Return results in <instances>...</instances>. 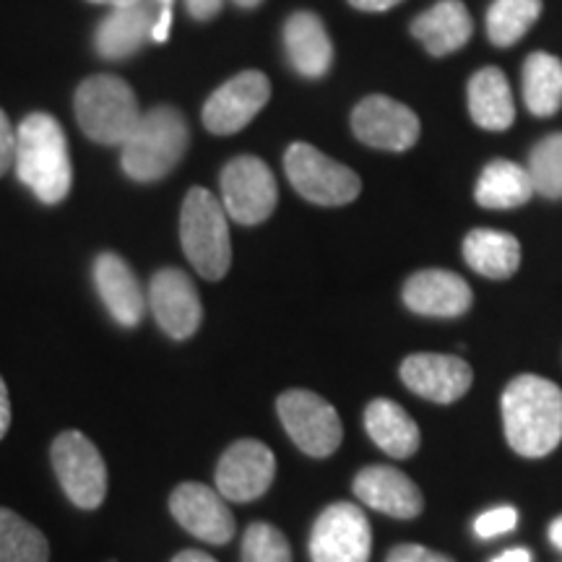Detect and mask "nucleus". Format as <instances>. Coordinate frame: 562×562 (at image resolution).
Wrapping results in <instances>:
<instances>
[{"instance_id":"4","label":"nucleus","mask_w":562,"mask_h":562,"mask_svg":"<svg viewBox=\"0 0 562 562\" xmlns=\"http://www.w3.org/2000/svg\"><path fill=\"white\" fill-rule=\"evenodd\" d=\"M180 243L203 279L220 281L232 266L227 211L206 188H193L180 211Z\"/></svg>"},{"instance_id":"32","label":"nucleus","mask_w":562,"mask_h":562,"mask_svg":"<svg viewBox=\"0 0 562 562\" xmlns=\"http://www.w3.org/2000/svg\"><path fill=\"white\" fill-rule=\"evenodd\" d=\"M516 526H518V510L513 508V505H501V508L482 513V516L474 521V531L476 537L482 539H495L513 531Z\"/></svg>"},{"instance_id":"33","label":"nucleus","mask_w":562,"mask_h":562,"mask_svg":"<svg viewBox=\"0 0 562 562\" xmlns=\"http://www.w3.org/2000/svg\"><path fill=\"white\" fill-rule=\"evenodd\" d=\"M385 562H456V560L442 552L427 550V547L422 544H398L389 552Z\"/></svg>"},{"instance_id":"23","label":"nucleus","mask_w":562,"mask_h":562,"mask_svg":"<svg viewBox=\"0 0 562 562\" xmlns=\"http://www.w3.org/2000/svg\"><path fill=\"white\" fill-rule=\"evenodd\" d=\"M151 30V5L146 0L123 5V9L112 11L100 24V30H97V53L108 60L131 58L133 53H138V47L144 45V40L149 37Z\"/></svg>"},{"instance_id":"39","label":"nucleus","mask_w":562,"mask_h":562,"mask_svg":"<svg viewBox=\"0 0 562 562\" xmlns=\"http://www.w3.org/2000/svg\"><path fill=\"white\" fill-rule=\"evenodd\" d=\"M492 562H531V552L524 550V547H516V550H508L497 558H492Z\"/></svg>"},{"instance_id":"29","label":"nucleus","mask_w":562,"mask_h":562,"mask_svg":"<svg viewBox=\"0 0 562 562\" xmlns=\"http://www.w3.org/2000/svg\"><path fill=\"white\" fill-rule=\"evenodd\" d=\"M542 13V0H495L487 11V34L492 45L508 47L531 30Z\"/></svg>"},{"instance_id":"20","label":"nucleus","mask_w":562,"mask_h":562,"mask_svg":"<svg viewBox=\"0 0 562 562\" xmlns=\"http://www.w3.org/2000/svg\"><path fill=\"white\" fill-rule=\"evenodd\" d=\"M284 47L290 63L305 79H321L334 60V45L323 21L311 11H297L284 24Z\"/></svg>"},{"instance_id":"9","label":"nucleus","mask_w":562,"mask_h":562,"mask_svg":"<svg viewBox=\"0 0 562 562\" xmlns=\"http://www.w3.org/2000/svg\"><path fill=\"white\" fill-rule=\"evenodd\" d=\"M222 206L237 224L252 227L269 220L277 209L279 188L277 178L263 159L237 157L224 165L222 178Z\"/></svg>"},{"instance_id":"12","label":"nucleus","mask_w":562,"mask_h":562,"mask_svg":"<svg viewBox=\"0 0 562 562\" xmlns=\"http://www.w3.org/2000/svg\"><path fill=\"white\" fill-rule=\"evenodd\" d=\"M271 83L261 70H245L224 81L203 104V123L216 136L243 131L266 108Z\"/></svg>"},{"instance_id":"15","label":"nucleus","mask_w":562,"mask_h":562,"mask_svg":"<svg viewBox=\"0 0 562 562\" xmlns=\"http://www.w3.org/2000/svg\"><path fill=\"white\" fill-rule=\"evenodd\" d=\"M170 513L182 529L209 544H227L235 537V516L216 490L186 482L170 495Z\"/></svg>"},{"instance_id":"35","label":"nucleus","mask_w":562,"mask_h":562,"mask_svg":"<svg viewBox=\"0 0 562 562\" xmlns=\"http://www.w3.org/2000/svg\"><path fill=\"white\" fill-rule=\"evenodd\" d=\"M222 3L224 0H188V11H191L193 19L209 21L222 11Z\"/></svg>"},{"instance_id":"38","label":"nucleus","mask_w":562,"mask_h":562,"mask_svg":"<svg viewBox=\"0 0 562 562\" xmlns=\"http://www.w3.org/2000/svg\"><path fill=\"white\" fill-rule=\"evenodd\" d=\"M349 3L360 11L375 13V11H389V9H393V5L402 3V0H349Z\"/></svg>"},{"instance_id":"42","label":"nucleus","mask_w":562,"mask_h":562,"mask_svg":"<svg viewBox=\"0 0 562 562\" xmlns=\"http://www.w3.org/2000/svg\"><path fill=\"white\" fill-rule=\"evenodd\" d=\"M91 3H102V5H112V9H123V5L138 3V0H91Z\"/></svg>"},{"instance_id":"10","label":"nucleus","mask_w":562,"mask_h":562,"mask_svg":"<svg viewBox=\"0 0 562 562\" xmlns=\"http://www.w3.org/2000/svg\"><path fill=\"white\" fill-rule=\"evenodd\" d=\"M370 550V521L355 503L328 505L311 531L313 562H368Z\"/></svg>"},{"instance_id":"11","label":"nucleus","mask_w":562,"mask_h":562,"mask_svg":"<svg viewBox=\"0 0 562 562\" xmlns=\"http://www.w3.org/2000/svg\"><path fill=\"white\" fill-rule=\"evenodd\" d=\"M277 476V459L261 440H237L222 453L216 467V492L224 501L250 503L266 495Z\"/></svg>"},{"instance_id":"41","label":"nucleus","mask_w":562,"mask_h":562,"mask_svg":"<svg viewBox=\"0 0 562 562\" xmlns=\"http://www.w3.org/2000/svg\"><path fill=\"white\" fill-rule=\"evenodd\" d=\"M550 542H552L554 550L562 552V516H558L550 524Z\"/></svg>"},{"instance_id":"8","label":"nucleus","mask_w":562,"mask_h":562,"mask_svg":"<svg viewBox=\"0 0 562 562\" xmlns=\"http://www.w3.org/2000/svg\"><path fill=\"white\" fill-rule=\"evenodd\" d=\"M50 459L68 501L83 510L100 508L108 495V467L94 442L83 432H60L53 440Z\"/></svg>"},{"instance_id":"6","label":"nucleus","mask_w":562,"mask_h":562,"mask_svg":"<svg viewBox=\"0 0 562 562\" xmlns=\"http://www.w3.org/2000/svg\"><path fill=\"white\" fill-rule=\"evenodd\" d=\"M284 172L302 199L318 206H344L362 191L360 175L315 146L297 140L284 154Z\"/></svg>"},{"instance_id":"3","label":"nucleus","mask_w":562,"mask_h":562,"mask_svg":"<svg viewBox=\"0 0 562 562\" xmlns=\"http://www.w3.org/2000/svg\"><path fill=\"white\" fill-rule=\"evenodd\" d=\"M188 149V123L178 108H154L140 115L123 144V170L136 182H157L180 165Z\"/></svg>"},{"instance_id":"26","label":"nucleus","mask_w":562,"mask_h":562,"mask_svg":"<svg viewBox=\"0 0 562 562\" xmlns=\"http://www.w3.org/2000/svg\"><path fill=\"white\" fill-rule=\"evenodd\" d=\"M533 195L529 170L516 161L495 159L484 167L474 188V199L484 209H516Z\"/></svg>"},{"instance_id":"5","label":"nucleus","mask_w":562,"mask_h":562,"mask_svg":"<svg viewBox=\"0 0 562 562\" xmlns=\"http://www.w3.org/2000/svg\"><path fill=\"white\" fill-rule=\"evenodd\" d=\"M76 121L102 146H123L136 131L140 108L133 89L117 76H89L76 89Z\"/></svg>"},{"instance_id":"13","label":"nucleus","mask_w":562,"mask_h":562,"mask_svg":"<svg viewBox=\"0 0 562 562\" xmlns=\"http://www.w3.org/2000/svg\"><path fill=\"white\" fill-rule=\"evenodd\" d=\"M351 131L362 144L383 151H406L419 138V117L391 97H364L351 112Z\"/></svg>"},{"instance_id":"19","label":"nucleus","mask_w":562,"mask_h":562,"mask_svg":"<svg viewBox=\"0 0 562 562\" xmlns=\"http://www.w3.org/2000/svg\"><path fill=\"white\" fill-rule=\"evenodd\" d=\"M94 284L112 318L125 328H136L144 318L146 300L131 266L115 252H102L94 261Z\"/></svg>"},{"instance_id":"25","label":"nucleus","mask_w":562,"mask_h":562,"mask_svg":"<svg viewBox=\"0 0 562 562\" xmlns=\"http://www.w3.org/2000/svg\"><path fill=\"white\" fill-rule=\"evenodd\" d=\"M463 258L487 279H508L521 266V243L501 229H472L463 240Z\"/></svg>"},{"instance_id":"34","label":"nucleus","mask_w":562,"mask_h":562,"mask_svg":"<svg viewBox=\"0 0 562 562\" xmlns=\"http://www.w3.org/2000/svg\"><path fill=\"white\" fill-rule=\"evenodd\" d=\"M16 165V131L3 110H0V178Z\"/></svg>"},{"instance_id":"40","label":"nucleus","mask_w":562,"mask_h":562,"mask_svg":"<svg viewBox=\"0 0 562 562\" xmlns=\"http://www.w3.org/2000/svg\"><path fill=\"white\" fill-rule=\"evenodd\" d=\"M172 562H216L214 558H209L206 552H199V550H186L180 554H175Z\"/></svg>"},{"instance_id":"1","label":"nucleus","mask_w":562,"mask_h":562,"mask_svg":"<svg viewBox=\"0 0 562 562\" xmlns=\"http://www.w3.org/2000/svg\"><path fill=\"white\" fill-rule=\"evenodd\" d=\"M503 425L510 448L542 459L562 440V391L542 375H518L503 393Z\"/></svg>"},{"instance_id":"2","label":"nucleus","mask_w":562,"mask_h":562,"mask_svg":"<svg viewBox=\"0 0 562 562\" xmlns=\"http://www.w3.org/2000/svg\"><path fill=\"white\" fill-rule=\"evenodd\" d=\"M13 167H16L19 180L47 206H55L70 193L74 167H70L68 140L53 115L32 112L21 121Z\"/></svg>"},{"instance_id":"43","label":"nucleus","mask_w":562,"mask_h":562,"mask_svg":"<svg viewBox=\"0 0 562 562\" xmlns=\"http://www.w3.org/2000/svg\"><path fill=\"white\" fill-rule=\"evenodd\" d=\"M237 5H240V9H256V5H261L263 0H235Z\"/></svg>"},{"instance_id":"18","label":"nucleus","mask_w":562,"mask_h":562,"mask_svg":"<svg viewBox=\"0 0 562 562\" xmlns=\"http://www.w3.org/2000/svg\"><path fill=\"white\" fill-rule=\"evenodd\" d=\"M357 501H362L368 508L385 513L391 518H417L425 501H422V492L409 476L393 467H368L351 482Z\"/></svg>"},{"instance_id":"30","label":"nucleus","mask_w":562,"mask_h":562,"mask_svg":"<svg viewBox=\"0 0 562 562\" xmlns=\"http://www.w3.org/2000/svg\"><path fill=\"white\" fill-rule=\"evenodd\" d=\"M526 170L533 182V193L550 201L562 199V133H552L533 146Z\"/></svg>"},{"instance_id":"44","label":"nucleus","mask_w":562,"mask_h":562,"mask_svg":"<svg viewBox=\"0 0 562 562\" xmlns=\"http://www.w3.org/2000/svg\"><path fill=\"white\" fill-rule=\"evenodd\" d=\"M165 3H170V0H165Z\"/></svg>"},{"instance_id":"24","label":"nucleus","mask_w":562,"mask_h":562,"mask_svg":"<svg viewBox=\"0 0 562 562\" xmlns=\"http://www.w3.org/2000/svg\"><path fill=\"white\" fill-rule=\"evenodd\" d=\"M469 112L484 131H508L516 117L510 83L501 68L476 70L469 81Z\"/></svg>"},{"instance_id":"28","label":"nucleus","mask_w":562,"mask_h":562,"mask_svg":"<svg viewBox=\"0 0 562 562\" xmlns=\"http://www.w3.org/2000/svg\"><path fill=\"white\" fill-rule=\"evenodd\" d=\"M50 544L37 526L9 508H0V562H47Z\"/></svg>"},{"instance_id":"14","label":"nucleus","mask_w":562,"mask_h":562,"mask_svg":"<svg viewBox=\"0 0 562 562\" xmlns=\"http://www.w3.org/2000/svg\"><path fill=\"white\" fill-rule=\"evenodd\" d=\"M149 305L159 328L175 341H186L199 331L203 307L193 279L180 269H161L151 277Z\"/></svg>"},{"instance_id":"22","label":"nucleus","mask_w":562,"mask_h":562,"mask_svg":"<svg viewBox=\"0 0 562 562\" xmlns=\"http://www.w3.org/2000/svg\"><path fill=\"white\" fill-rule=\"evenodd\" d=\"M364 430L381 451L393 459H409L419 448V427L404 406L391 398H375L364 409Z\"/></svg>"},{"instance_id":"16","label":"nucleus","mask_w":562,"mask_h":562,"mask_svg":"<svg viewBox=\"0 0 562 562\" xmlns=\"http://www.w3.org/2000/svg\"><path fill=\"white\" fill-rule=\"evenodd\" d=\"M402 381L427 402L453 404L472 389L474 372L461 357L419 351L402 362Z\"/></svg>"},{"instance_id":"31","label":"nucleus","mask_w":562,"mask_h":562,"mask_svg":"<svg viewBox=\"0 0 562 562\" xmlns=\"http://www.w3.org/2000/svg\"><path fill=\"white\" fill-rule=\"evenodd\" d=\"M243 562H292L290 542L277 526L250 524L243 537Z\"/></svg>"},{"instance_id":"7","label":"nucleus","mask_w":562,"mask_h":562,"mask_svg":"<svg viewBox=\"0 0 562 562\" xmlns=\"http://www.w3.org/2000/svg\"><path fill=\"white\" fill-rule=\"evenodd\" d=\"M281 425L294 446L313 459H326L339 451L344 427L339 412L313 391H284L277 402Z\"/></svg>"},{"instance_id":"36","label":"nucleus","mask_w":562,"mask_h":562,"mask_svg":"<svg viewBox=\"0 0 562 562\" xmlns=\"http://www.w3.org/2000/svg\"><path fill=\"white\" fill-rule=\"evenodd\" d=\"M11 427V398H9V389H5V381L0 378V440L5 438Z\"/></svg>"},{"instance_id":"27","label":"nucleus","mask_w":562,"mask_h":562,"mask_svg":"<svg viewBox=\"0 0 562 562\" xmlns=\"http://www.w3.org/2000/svg\"><path fill=\"white\" fill-rule=\"evenodd\" d=\"M524 100L537 117H552L562 108V60L533 53L524 63Z\"/></svg>"},{"instance_id":"21","label":"nucleus","mask_w":562,"mask_h":562,"mask_svg":"<svg viewBox=\"0 0 562 562\" xmlns=\"http://www.w3.org/2000/svg\"><path fill=\"white\" fill-rule=\"evenodd\" d=\"M474 24L461 0H440L412 21V34L435 58L461 50L472 37Z\"/></svg>"},{"instance_id":"37","label":"nucleus","mask_w":562,"mask_h":562,"mask_svg":"<svg viewBox=\"0 0 562 562\" xmlns=\"http://www.w3.org/2000/svg\"><path fill=\"white\" fill-rule=\"evenodd\" d=\"M170 26H172V11L165 9V11L159 13L157 24H154L151 40H154V42H167V37H170Z\"/></svg>"},{"instance_id":"17","label":"nucleus","mask_w":562,"mask_h":562,"mask_svg":"<svg viewBox=\"0 0 562 562\" xmlns=\"http://www.w3.org/2000/svg\"><path fill=\"white\" fill-rule=\"evenodd\" d=\"M404 305L430 318H459L472 307V286L453 271L425 269L404 284Z\"/></svg>"}]
</instances>
